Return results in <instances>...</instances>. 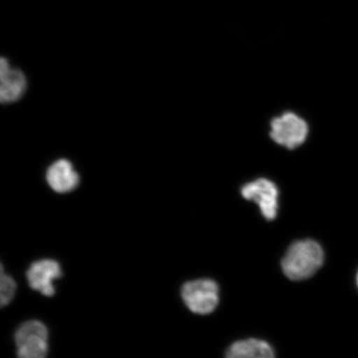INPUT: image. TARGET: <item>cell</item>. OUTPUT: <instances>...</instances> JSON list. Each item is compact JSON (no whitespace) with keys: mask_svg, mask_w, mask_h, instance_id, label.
<instances>
[{"mask_svg":"<svg viewBox=\"0 0 358 358\" xmlns=\"http://www.w3.org/2000/svg\"><path fill=\"white\" fill-rule=\"evenodd\" d=\"M324 253L321 245L312 240L298 241L289 246L281 266L291 280L310 278L323 266Z\"/></svg>","mask_w":358,"mask_h":358,"instance_id":"6da1fadb","label":"cell"},{"mask_svg":"<svg viewBox=\"0 0 358 358\" xmlns=\"http://www.w3.org/2000/svg\"><path fill=\"white\" fill-rule=\"evenodd\" d=\"M48 338V329L41 322H25L15 333L17 358H47Z\"/></svg>","mask_w":358,"mask_h":358,"instance_id":"7a4b0ae2","label":"cell"},{"mask_svg":"<svg viewBox=\"0 0 358 358\" xmlns=\"http://www.w3.org/2000/svg\"><path fill=\"white\" fill-rule=\"evenodd\" d=\"M182 298L192 312L208 315L217 306L218 286L216 282L208 279L187 282L182 286Z\"/></svg>","mask_w":358,"mask_h":358,"instance_id":"3957f363","label":"cell"},{"mask_svg":"<svg viewBox=\"0 0 358 358\" xmlns=\"http://www.w3.org/2000/svg\"><path fill=\"white\" fill-rule=\"evenodd\" d=\"M270 136L277 144L294 150L306 142L308 127L306 120L293 112H286L271 122Z\"/></svg>","mask_w":358,"mask_h":358,"instance_id":"277c9868","label":"cell"},{"mask_svg":"<svg viewBox=\"0 0 358 358\" xmlns=\"http://www.w3.org/2000/svg\"><path fill=\"white\" fill-rule=\"evenodd\" d=\"M241 192L245 199L258 204L266 220H274L279 206V190L274 182L266 178H259L246 183L241 187Z\"/></svg>","mask_w":358,"mask_h":358,"instance_id":"5b68a950","label":"cell"},{"mask_svg":"<svg viewBox=\"0 0 358 358\" xmlns=\"http://www.w3.org/2000/svg\"><path fill=\"white\" fill-rule=\"evenodd\" d=\"M61 275L59 264L50 259L34 262L27 272L30 287L48 297L55 295V288L53 282L60 278Z\"/></svg>","mask_w":358,"mask_h":358,"instance_id":"8992f818","label":"cell"},{"mask_svg":"<svg viewBox=\"0 0 358 358\" xmlns=\"http://www.w3.org/2000/svg\"><path fill=\"white\" fill-rule=\"evenodd\" d=\"M27 78L22 71L11 69L6 58L0 61V100L3 104L20 101L27 90Z\"/></svg>","mask_w":358,"mask_h":358,"instance_id":"52a82bcc","label":"cell"},{"mask_svg":"<svg viewBox=\"0 0 358 358\" xmlns=\"http://www.w3.org/2000/svg\"><path fill=\"white\" fill-rule=\"evenodd\" d=\"M46 180L52 191L57 194H67L77 189L80 176L69 160L62 159L48 167Z\"/></svg>","mask_w":358,"mask_h":358,"instance_id":"ba28073f","label":"cell"},{"mask_svg":"<svg viewBox=\"0 0 358 358\" xmlns=\"http://www.w3.org/2000/svg\"><path fill=\"white\" fill-rule=\"evenodd\" d=\"M226 358H275L270 344L250 338L236 342L227 349Z\"/></svg>","mask_w":358,"mask_h":358,"instance_id":"9c48e42d","label":"cell"},{"mask_svg":"<svg viewBox=\"0 0 358 358\" xmlns=\"http://www.w3.org/2000/svg\"><path fill=\"white\" fill-rule=\"evenodd\" d=\"M16 292V283L11 276L6 274L1 266L0 275V303L1 306H8L12 301Z\"/></svg>","mask_w":358,"mask_h":358,"instance_id":"30bf717a","label":"cell"},{"mask_svg":"<svg viewBox=\"0 0 358 358\" xmlns=\"http://www.w3.org/2000/svg\"><path fill=\"white\" fill-rule=\"evenodd\" d=\"M357 286H358V273H357Z\"/></svg>","mask_w":358,"mask_h":358,"instance_id":"8fae6325","label":"cell"}]
</instances>
